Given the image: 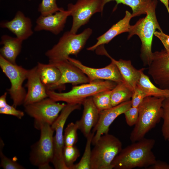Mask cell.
<instances>
[{
  "label": "cell",
  "mask_w": 169,
  "mask_h": 169,
  "mask_svg": "<svg viewBox=\"0 0 169 169\" xmlns=\"http://www.w3.org/2000/svg\"><path fill=\"white\" fill-rule=\"evenodd\" d=\"M132 91L124 82L117 83L111 90V101L112 107L131 100Z\"/></svg>",
  "instance_id": "26"
},
{
  "label": "cell",
  "mask_w": 169,
  "mask_h": 169,
  "mask_svg": "<svg viewBox=\"0 0 169 169\" xmlns=\"http://www.w3.org/2000/svg\"><path fill=\"white\" fill-rule=\"evenodd\" d=\"M165 98L152 96L146 97L139 106L137 121L131 131L130 138L132 142L144 138L162 118V104Z\"/></svg>",
  "instance_id": "3"
},
{
  "label": "cell",
  "mask_w": 169,
  "mask_h": 169,
  "mask_svg": "<svg viewBox=\"0 0 169 169\" xmlns=\"http://www.w3.org/2000/svg\"><path fill=\"white\" fill-rule=\"evenodd\" d=\"M131 106V100L100 112L98 122L93 129L92 132L95 133L92 144L94 145L101 136L108 133L110 126L114 120Z\"/></svg>",
  "instance_id": "14"
},
{
  "label": "cell",
  "mask_w": 169,
  "mask_h": 169,
  "mask_svg": "<svg viewBox=\"0 0 169 169\" xmlns=\"http://www.w3.org/2000/svg\"><path fill=\"white\" fill-rule=\"evenodd\" d=\"M92 33V30L90 28H86L78 34L70 31L65 32L58 43L45 52L49 63L67 60L71 55L77 56L84 47Z\"/></svg>",
  "instance_id": "4"
},
{
  "label": "cell",
  "mask_w": 169,
  "mask_h": 169,
  "mask_svg": "<svg viewBox=\"0 0 169 169\" xmlns=\"http://www.w3.org/2000/svg\"><path fill=\"white\" fill-rule=\"evenodd\" d=\"M157 1H156L146 13V16L140 19L131 26L127 39L134 35L139 38L141 43L140 57L144 65L148 66L151 63L153 52L151 47L153 38L156 30L162 31L157 21L156 9Z\"/></svg>",
  "instance_id": "2"
},
{
  "label": "cell",
  "mask_w": 169,
  "mask_h": 169,
  "mask_svg": "<svg viewBox=\"0 0 169 169\" xmlns=\"http://www.w3.org/2000/svg\"><path fill=\"white\" fill-rule=\"evenodd\" d=\"M0 67L11 83L10 88L7 90L13 100V105L16 108L23 105L27 92L23 84L27 79L28 70L10 63L0 55Z\"/></svg>",
  "instance_id": "8"
},
{
  "label": "cell",
  "mask_w": 169,
  "mask_h": 169,
  "mask_svg": "<svg viewBox=\"0 0 169 169\" xmlns=\"http://www.w3.org/2000/svg\"><path fill=\"white\" fill-rule=\"evenodd\" d=\"M4 146L3 141L0 140V157L1 159L0 166L4 169H23L24 167L13 160H12L6 156L3 152V149Z\"/></svg>",
  "instance_id": "33"
},
{
  "label": "cell",
  "mask_w": 169,
  "mask_h": 169,
  "mask_svg": "<svg viewBox=\"0 0 169 169\" xmlns=\"http://www.w3.org/2000/svg\"><path fill=\"white\" fill-rule=\"evenodd\" d=\"M32 23L31 19L25 16L23 13L18 11L13 18L10 21H2L0 26L8 29L18 38L23 41L33 34Z\"/></svg>",
  "instance_id": "19"
},
{
  "label": "cell",
  "mask_w": 169,
  "mask_h": 169,
  "mask_svg": "<svg viewBox=\"0 0 169 169\" xmlns=\"http://www.w3.org/2000/svg\"><path fill=\"white\" fill-rule=\"evenodd\" d=\"M94 134V132H91L86 138V146L83 156L79 162L74 165L73 169H91V146Z\"/></svg>",
  "instance_id": "27"
},
{
  "label": "cell",
  "mask_w": 169,
  "mask_h": 169,
  "mask_svg": "<svg viewBox=\"0 0 169 169\" xmlns=\"http://www.w3.org/2000/svg\"><path fill=\"white\" fill-rule=\"evenodd\" d=\"M40 131L38 141L31 146L29 160L31 163L40 169H52L49 163L54 155L53 134L51 125L44 123L38 129Z\"/></svg>",
  "instance_id": "7"
},
{
  "label": "cell",
  "mask_w": 169,
  "mask_h": 169,
  "mask_svg": "<svg viewBox=\"0 0 169 169\" xmlns=\"http://www.w3.org/2000/svg\"><path fill=\"white\" fill-rule=\"evenodd\" d=\"M163 122L161 127L162 135L164 139H169V97L165 98L162 104Z\"/></svg>",
  "instance_id": "32"
},
{
  "label": "cell",
  "mask_w": 169,
  "mask_h": 169,
  "mask_svg": "<svg viewBox=\"0 0 169 169\" xmlns=\"http://www.w3.org/2000/svg\"><path fill=\"white\" fill-rule=\"evenodd\" d=\"M28 0V1H31V0Z\"/></svg>",
  "instance_id": "42"
},
{
  "label": "cell",
  "mask_w": 169,
  "mask_h": 169,
  "mask_svg": "<svg viewBox=\"0 0 169 169\" xmlns=\"http://www.w3.org/2000/svg\"><path fill=\"white\" fill-rule=\"evenodd\" d=\"M148 169H169V164L160 160L156 161L153 165L149 167Z\"/></svg>",
  "instance_id": "38"
},
{
  "label": "cell",
  "mask_w": 169,
  "mask_h": 169,
  "mask_svg": "<svg viewBox=\"0 0 169 169\" xmlns=\"http://www.w3.org/2000/svg\"><path fill=\"white\" fill-rule=\"evenodd\" d=\"M63 8L58 6L56 0H42L38 8V11L42 16L54 14Z\"/></svg>",
  "instance_id": "31"
},
{
  "label": "cell",
  "mask_w": 169,
  "mask_h": 169,
  "mask_svg": "<svg viewBox=\"0 0 169 169\" xmlns=\"http://www.w3.org/2000/svg\"><path fill=\"white\" fill-rule=\"evenodd\" d=\"M50 64L55 65L59 69L61 73V77L57 83L47 90H54L55 89L64 87L65 84L68 83L71 84L75 86L89 82L87 76L68 60Z\"/></svg>",
  "instance_id": "15"
},
{
  "label": "cell",
  "mask_w": 169,
  "mask_h": 169,
  "mask_svg": "<svg viewBox=\"0 0 169 169\" xmlns=\"http://www.w3.org/2000/svg\"><path fill=\"white\" fill-rule=\"evenodd\" d=\"M36 66L40 79L47 90L60 80V71L55 65L49 63L44 64L38 62Z\"/></svg>",
  "instance_id": "23"
},
{
  "label": "cell",
  "mask_w": 169,
  "mask_h": 169,
  "mask_svg": "<svg viewBox=\"0 0 169 169\" xmlns=\"http://www.w3.org/2000/svg\"><path fill=\"white\" fill-rule=\"evenodd\" d=\"M155 143L153 139L143 138L122 149L111 164V169L147 168L156 162L152 151Z\"/></svg>",
  "instance_id": "1"
},
{
  "label": "cell",
  "mask_w": 169,
  "mask_h": 169,
  "mask_svg": "<svg viewBox=\"0 0 169 169\" xmlns=\"http://www.w3.org/2000/svg\"><path fill=\"white\" fill-rule=\"evenodd\" d=\"M7 92H5L0 97V108L3 107L7 105L8 103L7 101Z\"/></svg>",
  "instance_id": "39"
},
{
  "label": "cell",
  "mask_w": 169,
  "mask_h": 169,
  "mask_svg": "<svg viewBox=\"0 0 169 169\" xmlns=\"http://www.w3.org/2000/svg\"><path fill=\"white\" fill-rule=\"evenodd\" d=\"M69 16L70 12L64 10L63 8L53 14L45 16L40 15L36 20L34 31L39 32L45 30L58 35L63 30L67 19Z\"/></svg>",
  "instance_id": "16"
},
{
  "label": "cell",
  "mask_w": 169,
  "mask_h": 169,
  "mask_svg": "<svg viewBox=\"0 0 169 169\" xmlns=\"http://www.w3.org/2000/svg\"><path fill=\"white\" fill-rule=\"evenodd\" d=\"M80 155L79 150L74 145L64 146L63 151V157L64 164L68 169H73L74 162Z\"/></svg>",
  "instance_id": "29"
},
{
  "label": "cell",
  "mask_w": 169,
  "mask_h": 169,
  "mask_svg": "<svg viewBox=\"0 0 169 169\" xmlns=\"http://www.w3.org/2000/svg\"><path fill=\"white\" fill-rule=\"evenodd\" d=\"M144 68L141 69L140 77L137 85L143 90L147 96L169 98V90L161 89L155 86L149 77L144 73Z\"/></svg>",
  "instance_id": "25"
},
{
  "label": "cell",
  "mask_w": 169,
  "mask_h": 169,
  "mask_svg": "<svg viewBox=\"0 0 169 169\" xmlns=\"http://www.w3.org/2000/svg\"><path fill=\"white\" fill-rule=\"evenodd\" d=\"M111 90L100 92L92 97L93 102L100 112L112 107L111 101Z\"/></svg>",
  "instance_id": "28"
},
{
  "label": "cell",
  "mask_w": 169,
  "mask_h": 169,
  "mask_svg": "<svg viewBox=\"0 0 169 169\" xmlns=\"http://www.w3.org/2000/svg\"><path fill=\"white\" fill-rule=\"evenodd\" d=\"M127 124L129 126L135 125L136 124L139 115L138 107L131 106L124 114Z\"/></svg>",
  "instance_id": "34"
},
{
  "label": "cell",
  "mask_w": 169,
  "mask_h": 169,
  "mask_svg": "<svg viewBox=\"0 0 169 169\" xmlns=\"http://www.w3.org/2000/svg\"><path fill=\"white\" fill-rule=\"evenodd\" d=\"M104 7L103 0H77L74 4L69 3L67 10L73 18L70 31L76 33L78 29L87 23L94 14L102 13Z\"/></svg>",
  "instance_id": "11"
},
{
  "label": "cell",
  "mask_w": 169,
  "mask_h": 169,
  "mask_svg": "<svg viewBox=\"0 0 169 169\" xmlns=\"http://www.w3.org/2000/svg\"><path fill=\"white\" fill-rule=\"evenodd\" d=\"M66 105L57 103L48 97L23 106L26 113L34 119V126L38 129L43 124L46 123L51 125Z\"/></svg>",
  "instance_id": "9"
},
{
  "label": "cell",
  "mask_w": 169,
  "mask_h": 169,
  "mask_svg": "<svg viewBox=\"0 0 169 169\" xmlns=\"http://www.w3.org/2000/svg\"><path fill=\"white\" fill-rule=\"evenodd\" d=\"M0 114L13 115L20 119L24 115L23 111L17 110L13 105H10L8 104L5 106L0 108Z\"/></svg>",
  "instance_id": "36"
},
{
  "label": "cell",
  "mask_w": 169,
  "mask_h": 169,
  "mask_svg": "<svg viewBox=\"0 0 169 169\" xmlns=\"http://www.w3.org/2000/svg\"><path fill=\"white\" fill-rule=\"evenodd\" d=\"M97 53L105 55L109 58L117 67L124 82L133 92L137 85L141 75V69L138 70L132 64L130 60L120 59L116 60L107 52L103 46H100L97 48Z\"/></svg>",
  "instance_id": "18"
},
{
  "label": "cell",
  "mask_w": 169,
  "mask_h": 169,
  "mask_svg": "<svg viewBox=\"0 0 169 169\" xmlns=\"http://www.w3.org/2000/svg\"><path fill=\"white\" fill-rule=\"evenodd\" d=\"M157 0H103V4H105L110 1H115L116 5L114 8L115 10L119 4H122L130 7L132 10L133 18L141 14H146L151 7Z\"/></svg>",
  "instance_id": "24"
},
{
  "label": "cell",
  "mask_w": 169,
  "mask_h": 169,
  "mask_svg": "<svg viewBox=\"0 0 169 169\" xmlns=\"http://www.w3.org/2000/svg\"><path fill=\"white\" fill-rule=\"evenodd\" d=\"M82 105L83 106L82 115L80 120L76 122L79 130L87 138L98 122L100 112L94 104L92 97L86 99Z\"/></svg>",
  "instance_id": "20"
},
{
  "label": "cell",
  "mask_w": 169,
  "mask_h": 169,
  "mask_svg": "<svg viewBox=\"0 0 169 169\" xmlns=\"http://www.w3.org/2000/svg\"><path fill=\"white\" fill-rule=\"evenodd\" d=\"M166 7L169 14V0H160Z\"/></svg>",
  "instance_id": "40"
},
{
  "label": "cell",
  "mask_w": 169,
  "mask_h": 169,
  "mask_svg": "<svg viewBox=\"0 0 169 169\" xmlns=\"http://www.w3.org/2000/svg\"><path fill=\"white\" fill-rule=\"evenodd\" d=\"M27 81L25 86L27 92L23 105L34 103L49 97L47 89L42 82L37 66L28 69Z\"/></svg>",
  "instance_id": "17"
},
{
  "label": "cell",
  "mask_w": 169,
  "mask_h": 169,
  "mask_svg": "<svg viewBox=\"0 0 169 169\" xmlns=\"http://www.w3.org/2000/svg\"><path fill=\"white\" fill-rule=\"evenodd\" d=\"M122 149L117 137L108 133L102 135L92 150L91 169H111L112 162Z\"/></svg>",
  "instance_id": "6"
},
{
  "label": "cell",
  "mask_w": 169,
  "mask_h": 169,
  "mask_svg": "<svg viewBox=\"0 0 169 169\" xmlns=\"http://www.w3.org/2000/svg\"><path fill=\"white\" fill-rule=\"evenodd\" d=\"M68 60L80 69L88 77L89 82L96 80H108L119 83L124 82L116 65L112 62L106 66L95 68L86 66L79 60L69 57Z\"/></svg>",
  "instance_id": "13"
},
{
  "label": "cell",
  "mask_w": 169,
  "mask_h": 169,
  "mask_svg": "<svg viewBox=\"0 0 169 169\" xmlns=\"http://www.w3.org/2000/svg\"><path fill=\"white\" fill-rule=\"evenodd\" d=\"M146 95L143 90L138 85H136L132 92L131 98L132 106L138 107Z\"/></svg>",
  "instance_id": "35"
},
{
  "label": "cell",
  "mask_w": 169,
  "mask_h": 169,
  "mask_svg": "<svg viewBox=\"0 0 169 169\" xmlns=\"http://www.w3.org/2000/svg\"><path fill=\"white\" fill-rule=\"evenodd\" d=\"M133 18L131 13L126 10L124 18L111 27L105 33L98 37L96 43L93 46L88 47L87 50L94 51L100 46L108 44L113 39L122 33L128 32L131 26L130 21Z\"/></svg>",
  "instance_id": "21"
},
{
  "label": "cell",
  "mask_w": 169,
  "mask_h": 169,
  "mask_svg": "<svg viewBox=\"0 0 169 169\" xmlns=\"http://www.w3.org/2000/svg\"><path fill=\"white\" fill-rule=\"evenodd\" d=\"M80 104H67L56 120L51 125L55 132L54 136V155L52 163L56 169H68L63 157V151L64 145V128L66 121L71 113L79 110Z\"/></svg>",
  "instance_id": "10"
},
{
  "label": "cell",
  "mask_w": 169,
  "mask_h": 169,
  "mask_svg": "<svg viewBox=\"0 0 169 169\" xmlns=\"http://www.w3.org/2000/svg\"><path fill=\"white\" fill-rule=\"evenodd\" d=\"M154 35L158 38L163 44L165 49L169 52V35L164 33L163 31H156Z\"/></svg>",
  "instance_id": "37"
},
{
  "label": "cell",
  "mask_w": 169,
  "mask_h": 169,
  "mask_svg": "<svg viewBox=\"0 0 169 169\" xmlns=\"http://www.w3.org/2000/svg\"><path fill=\"white\" fill-rule=\"evenodd\" d=\"M117 83L108 80H96L91 82L74 86L66 92H56L47 90L49 97L56 102L63 101L67 104L82 105L87 98L103 91L112 90Z\"/></svg>",
  "instance_id": "5"
},
{
  "label": "cell",
  "mask_w": 169,
  "mask_h": 169,
  "mask_svg": "<svg viewBox=\"0 0 169 169\" xmlns=\"http://www.w3.org/2000/svg\"><path fill=\"white\" fill-rule=\"evenodd\" d=\"M23 41L16 37L4 34L1 37L0 55L10 63L16 64L17 57L21 52Z\"/></svg>",
  "instance_id": "22"
},
{
  "label": "cell",
  "mask_w": 169,
  "mask_h": 169,
  "mask_svg": "<svg viewBox=\"0 0 169 169\" xmlns=\"http://www.w3.org/2000/svg\"><path fill=\"white\" fill-rule=\"evenodd\" d=\"M167 141H168L169 143V139H168Z\"/></svg>",
  "instance_id": "41"
},
{
  "label": "cell",
  "mask_w": 169,
  "mask_h": 169,
  "mask_svg": "<svg viewBox=\"0 0 169 169\" xmlns=\"http://www.w3.org/2000/svg\"><path fill=\"white\" fill-rule=\"evenodd\" d=\"M148 73L159 88L169 90V52L163 49L153 53Z\"/></svg>",
  "instance_id": "12"
},
{
  "label": "cell",
  "mask_w": 169,
  "mask_h": 169,
  "mask_svg": "<svg viewBox=\"0 0 169 169\" xmlns=\"http://www.w3.org/2000/svg\"><path fill=\"white\" fill-rule=\"evenodd\" d=\"M79 126L77 122H71L69 124L64 130V146L75 145L78 141L77 131Z\"/></svg>",
  "instance_id": "30"
}]
</instances>
